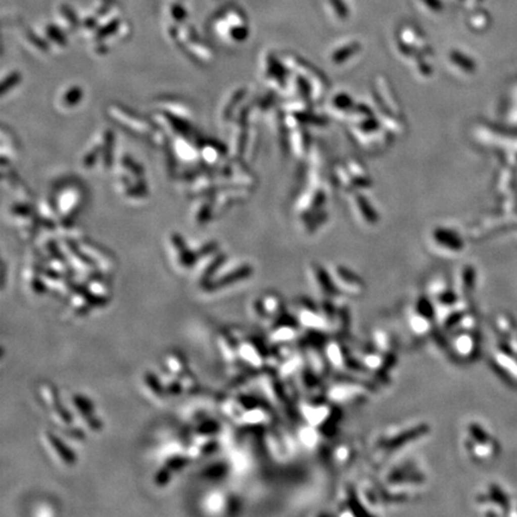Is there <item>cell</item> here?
<instances>
[{
    "mask_svg": "<svg viewBox=\"0 0 517 517\" xmlns=\"http://www.w3.org/2000/svg\"><path fill=\"white\" fill-rule=\"evenodd\" d=\"M431 427L427 421H409L386 428L370 442V458L373 464L381 466L395 455L407 449L430 434Z\"/></svg>",
    "mask_w": 517,
    "mask_h": 517,
    "instance_id": "obj_1",
    "label": "cell"
},
{
    "mask_svg": "<svg viewBox=\"0 0 517 517\" xmlns=\"http://www.w3.org/2000/svg\"><path fill=\"white\" fill-rule=\"evenodd\" d=\"M427 485V476L415 461L404 460L393 464L382 474L380 486L386 502L404 503Z\"/></svg>",
    "mask_w": 517,
    "mask_h": 517,
    "instance_id": "obj_2",
    "label": "cell"
},
{
    "mask_svg": "<svg viewBox=\"0 0 517 517\" xmlns=\"http://www.w3.org/2000/svg\"><path fill=\"white\" fill-rule=\"evenodd\" d=\"M407 327L417 338H427L434 331L437 323L435 307L429 296H419L409 304L406 313Z\"/></svg>",
    "mask_w": 517,
    "mask_h": 517,
    "instance_id": "obj_3",
    "label": "cell"
},
{
    "mask_svg": "<svg viewBox=\"0 0 517 517\" xmlns=\"http://www.w3.org/2000/svg\"><path fill=\"white\" fill-rule=\"evenodd\" d=\"M300 413L304 421L313 427L320 429L323 432V428L336 427V412L330 402L318 401V400H305L300 405Z\"/></svg>",
    "mask_w": 517,
    "mask_h": 517,
    "instance_id": "obj_4",
    "label": "cell"
},
{
    "mask_svg": "<svg viewBox=\"0 0 517 517\" xmlns=\"http://www.w3.org/2000/svg\"><path fill=\"white\" fill-rule=\"evenodd\" d=\"M295 316L300 322L302 328L315 332V333H324L328 332V323L320 304H315L313 301L298 298L296 304Z\"/></svg>",
    "mask_w": 517,
    "mask_h": 517,
    "instance_id": "obj_5",
    "label": "cell"
},
{
    "mask_svg": "<svg viewBox=\"0 0 517 517\" xmlns=\"http://www.w3.org/2000/svg\"><path fill=\"white\" fill-rule=\"evenodd\" d=\"M464 448L474 458H487L495 453L496 444L480 424L469 422L466 427Z\"/></svg>",
    "mask_w": 517,
    "mask_h": 517,
    "instance_id": "obj_6",
    "label": "cell"
},
{
    "mask_svg": "<svg viewBox=\"0 0 517 517\" xmlns=\"http://www.w3.org/2000/svg\"><path fill=\"white\" fill-rule=\"evenodd\" d=\"M369 388L365 385L356 382L340 381L330 386L327 390L328 400L333 404H356L366 398Z\"/></svg>",
    "mask_w": 517,
    "mask_h": 517,
    "instance_id": "obj_7",
    "label": "cell"
},
{
    "mask_svg": "<svg viewBox=\"0 0 517 517\" xmlns=\"http://www.w3.org/2000/svg\"><path fill=\"white\" fill-rule=\"evenodd\" d=\"M340 295L345 298L352 297L358 298L365 291V284L356 273L349 271L344 267H337L334 273H331Z\"/></svg>",
    "mask_w": 517,
    "mask_h": 517,
    "instance_id": "obj_8",
    "label": "cell"
},
{
    "mask_svg": "<svg viewBox=\"0 0 517 517\" xmlns=\"http://www.w3.org/2000/svg\"><path fill=\"white\" fill-rule=\"evenodd\" d=\"M451 353L458 359H469L476 353L477 341L473 334L467 330L456 332L448 341Z\"/></svg>",
    "mask_w": 517,
    "mask_h": 517,
    "instance_id": "obj_9",
    "label": "cell"
},
{
    "mask_svg": "<svg viewBox=\"0 0 517 517\" xmlns=\"http://www.w3.org/2000/svg\"><path fill=\"white\" fill-rule=\"evenodd\" d=\"M301 328L302 326L295 315L289 317L281 315L280 317H278V322L273 332V338L280 343H291L296 338L300 337Z\"/></svg>",
    "mask_w": 517,
    "mask_h": 517,
    "instance_id": "obj_10",
    "label": "cell"
},
{
    "mask_svg": "<svg viewBox=\"0 0 517 517\" xmlns=\"http://www.w3.org/2000/svg\"><path fill=\"white\" fill-rule=\"evenodd\" d=\"M297 438L300 443L309 450H316L322 444L323 434L320 429L313 427V425L305 422L304 425L298 429Z\"/></svg>",
    "mask_w": 517,
    "mask_h": 517,
    "instance_id": "obj_11",
    "label": "cell"
},
{
    "mask_svg": "<svg viewBox=\"0 0 517 517\" xmlns=\"http://www.w3.org/2000/svg\"><path fill=\"white\" fill-rule=\"evenodd\" d=\"M376 349L383 351V352L389 354H395L394 350V341L388 333L382 330H376L371 334V343H370Z\"/></svg>",
    "mask_w": 517,
    "mask_h": 517,
    "instance_id": "obj_12",
    "label": "cell"
},
{
    "mask_svg": "<svg viewBox=\"0 0 517 517\" xmlns=\"http://www.w3.org/2000/svg\"><path fill=\"white\" fill-rule=\"evenodd\" d=\"M356 449L349 443H340L333 450V460L338 466H346L354 457Z\"/></svg>",
    "mask_w": 517,
    "mask_h": 517,
    "instance_id": "obj_13",
    "label": "cell"
},
{
    "mask_svg": "<svg viewBox=\"0 0 517 517\" xmlns=\"http://www.w3.org/2000/svg\"><path fill=\"white\" fill-rule=\"evenodd\" d=\"M474 285H476V273L472 267H466L462 274V283H461V295L460 297L463 301H469L471 296L473 294Z\"/></svg>",
    "mask_w": 517,
    "mask_h": 517,
    "instance_id": "obj_14",
    "label": "cell"
},
{
    "mask_svg": "<svg viewBox=\"0 0 517 517\" xmlns=\"http://www.w3.org/2000/svg\"><path fill=\"white\" fill-rule=\"evenodd\" d=\"M490 499L502 506L503 509H506V506H508V498L504 495L503 491L496 485L490 486Z\"/></svg>",
    "mask_w": 517,
    "mask_h": 517,
    "instance_id": "obj_15",
    "label": "cell"
}]
</instances>
